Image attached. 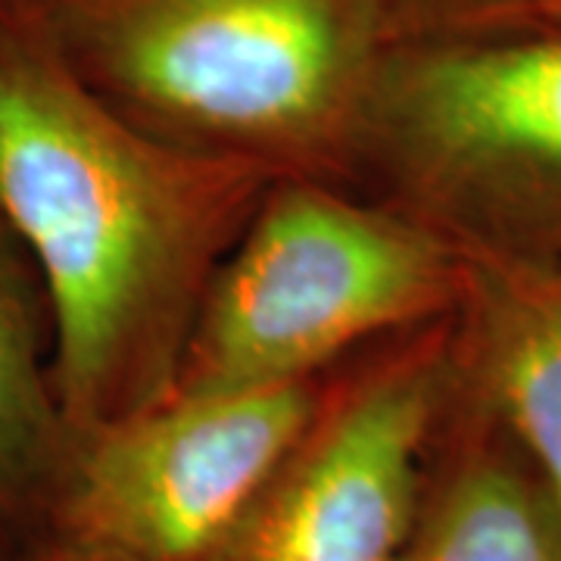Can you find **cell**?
I'll use <instances>...</instances> for the list:
<instances>
[{
	"instance_id": "1",
	"label": "cell",
	"mask_w": 561,
	"mask_h": 561,
	"mask_svg": "<svg viewBox=\"0 0 561 561\" xmlns=\"http://www.w3.org/2000/svg\"><path fill=\"white\" fill-rule=\"evenodd\" d=\"M272 175L144 135L0 0V209L38 265L72 434L172 397L209 284Z\"/></svg>"
},
{
	"instance_id": "2",
	"label": "cell",
	"mask_w": 561,
	"mask_h": 561,
	"mask_svg": "<svg viewBox=\"0 0 561 561\" xmlns=\"http://www.w3.org/2000/svg\"><path fill=\"white\" fill-rule=\"evenodd\" d=\"M113 113L272 179L346 184L390 0H28Z\"/></svg>"
},
{
	"instance_id": "3",
	"label": "cell",
	"mask_w": 561,
	"mask_h": 561,
	"mask_svg": "<svg viewBox=\"0 0 561 561\" xmlns=\"http://www.w3.org/2000/svg\"><path fill=\"white\" fill-rule=\"evenodd\" d=\"M346 187L461 256L561 265V28L390 44L353 128Z\"/></svg>"
},
{
	"instance_id": "4",
	"label": "cell",
	"mask_w": 561,
	"mask_h": 561,
	"mask_svg": "<svg viewBox=\"0 0 561 561\" xmlns=\"http://www.w3.org/2000/svg\"><path fill=\"white\" fill-rule=\"evenodd\" d=\"M461 253L337 181L275 179L203 297L172 393L328 375L371 343L449 319Z\"/></svg>"
},
{
	"instance_id": "5",
	"label": "cell",
	"mask_w": 561,
	"mask_h": 561,
	"mask_svg": "<svg viewBox=\"0 0 561 561\" xmlns=\"http://www.w3.org/2000/svg\"><path fill=\"white\" fill-rule=\"evenodd\" d=\"M328 375L172 393L72 434L47 505L54 537L113 561H206L294 449Z\"/></svg>"
},
{
	"instance_id": "6",
	"label": "cell",
	"mask_w": 561,
	"mask_h": 561,
	"mask_svg": "<svg viewBox=\"0 0 561 561\" xmlns=\"http://www.w3.org/2000/svg\"><path fill=\"white\" fill-rule=\"evenodd\" d=\"M453 383V316L343 359L294 449L206 561L397 559Z\"/></svg>"
},
{
	"instance_id": "7",
	"label": "cell",
	"mask_w": 561,
	"mask_h": 561,
	"mask_svg": "<svg viewBox=\"0 0 561 561\" xmlns=\"http://www.w3.org/2000/svg\"><path fill=\"white\" fill-rule=\"evenodd\" d=\"M461 262L456 375L522 446L561 522V265Z\"/></svg>"
},
{
	"instance_id": "8",
	"label": "cell",
	"mask_w": 561,
	"mask_h": 561,
	"mask_svg": "<svg viewBox=\"0 0 561 561\" xmlns=\"http://www.w3.org/2000/svg\"><path fill=\"white\" fill-rule=\"evenodd\" d=\"M393 561H561V522L534 465L459 375Z\"/></svg>"
},
{
	"instance_id": "9",
	"label": "cell",
	"mask_w": 561,
	"mask_h": 561,
	"mask_svg": "<svg viewBox=\"0 0 561 561\" xmlns=\"http://www.w3.org/2000/svg\"><path fill=\"white\" fill-rule=\"evenodd\" d=\"M72 446L54 387L50 300L0 209V512L47 515Z\"/></svg>"
},
{
	"instance_id": "10",
	"label": "cell",
	"mask_w": 561,
	"mask_h": 561,
	"mask_svg": "<svg viewBox=\"0 0 561 561\" xmlns=\"http://www.w3.org/2000/svg\"><path fill=\"white\" fill-rule=\"evenodd\" d=\"M540 25V0H390V41L481 38Z\"/></svg>"
},
{
	"instance_id": "11",
	"label": "cell",
	"mask_w": 561,
	"mask_h": 561,
	"mask_svg": "<svg viewBox=\"0 0 561 561\" xmlns=\"http://www.w3.org/2000/svg\"><path fill=\"white\" fill-rule=\"evenodd\" d=\"M32 561H113L106 559V556H98V552H91V549H81V546H72V542L57 540L54 537V546L47 549V552H41L38 559Z\"/></svg>"
},
{
	"instance_id": "12",
	"label": "cell",
	"mask_w": 561,
	"mask_h": 561,
	"mask_svg": "<svg viewBox=\"0 0 561 561\" xmlns=\"http://www.w3.org/2000/svg\"><path fill=\"white\" fill-rule=\"evenodd\" d=\"M540 25L561 28V0H540Z\"/></svg>"
}]
</instances>
